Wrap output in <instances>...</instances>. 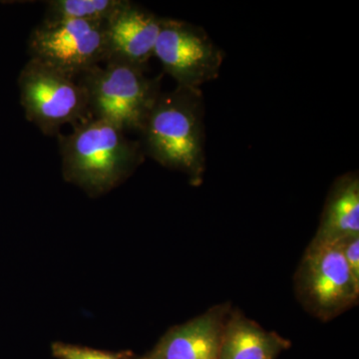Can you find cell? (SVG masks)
I'll list each match as a JSON object with an SVG mask.
<instances>
[{"label":"cell","instance_id":"obj_1","mask_svg":"<svg viewBox=\"0 0 359 359\" xmlns=\"http://www.w3.org/2000/svg\"><path fill=\"white\" fill-rule=\"evenodd\" d=\"M65 181L90 197H99L119 186L143 162L140 141L132 140L112 123L88 117L58 135Z\"/></svg>","mask_w":359,"mask_h":359},{"label":"cell","instance_id":"obj_2","mask_svg":"<svg viewBox=\"0 0 359 359\" xmlns=\"http://www.w3.org/2000/svg\"><path fill=\"white\" fill-rule=\"evenodd\" d=\"M204 118L201 89L176 86L161 92L139 133L144 155L201 185L205 171Z\"/></svg>","mask_w":359,"mask_h":359},{"label":"cell","instance_id":"obj_3","mask_svg":"<svg viewBox=\"0 0 359 359\" xmlns=\"http://www.w3.org/2000/svg\"><path fill=\"white\" fill-rule=\"evenodd\" d=\"M77 78L88 99L89 117L105 120L123 131L140 133L161 94V76L149 78L145 68L107 61Z\"/></svg>","mask_w":359,"mask_h":359},{"label":"cell","instance_id":"obj_4","mask_svg":"<svg viewBox=\"0 0 359 359\" xmlns=\"http://www.w3.org/2000/svg\"><path fill=\"white\" fill-rule=\"evenodd\" d=\"M20 103L28 121L47 136L89 117L86 91L77 78L30 58L18 77Z\"/></svg>","mask_w":359,"mask_h":359},{"label":"cell","instance_id":"obj_5","mask_svg":"<svg viewBox=\"0 0 359 359\" xmlns=\"http://www.w3.org/2000/svg\"><path fill=\"white\" fill-rule=\"evenodd\" d=\"M299 301L321 320H330L358 301L359 283L354 280L339 243L311 241L294 276Z\"/></svg>","mask_w":359,"mask_h":359},{"label":"cell","instance_id":"obj_6","mask_svg":"<svg viewBox=\"0 0 359 359\" xmlns=\"http://www.w3.org/2000/svg\"><path fill=\"white\" fill-rule=\"evenodd\" d=\"M32 58L78 78L105 62V22L42 21L28 39Z\"/></svg>","mask_w":359,"mask_h":359},{"label":"cell","instance_id":"obj_7","mask_svg":"<svg viewBox=\"0 0 359 359\" xmlns=\"http://www.w3.org/2000/svg\"><path fill=\"white\" fill-rule=\"evenodd\" d=\"M154 56L177 86L198 88L219 76L224 53L204 28L162 18Z\"/></svg>","mask_w":359,"mask_h":359},{"label":"cell","instance_id":"obj_8","mask_svg":"<svg viewBox=\"0 0 359 359\" xmlns=\"http://www.w3.org/2000/svg\"><path fill=\"white\" fill-rule=\"evenodd\" d=\"M162 18L125 1L105 22L107 61H120L145 68L154 56Z\"/></svg>","mask_w":359,"mask_h":359},{"label":"cell","instance_id":"obj_9","mask_svg":"<svg viewBox=\"0 0 359 359\" xmlns=\"http://www.w3.org/2000/svg\"><path fill=\"white\" fill-rule=\"evenodd\" d=\"M228 306L210 309L183 325L172 327L153 353L163 359H219Z\"/></svg>","mask_w":359,"mask_h":359},{"label":"cell","instance_id":"obj_10","mask_svg":"<svg viewBox=\"0 0 359 359\" xmlns=\"http://www.w3.org/2000/svg\"><path fill=\"white\" fill-rule=\"evenodd\" d=\"M290 346L289 340L235 311L224 323L219 359H276Z\"/></svg>","mask_w":359,"mask_h":359},{"label":"cell","instance_id":"obj_11","mask_svg":"<svg viewBox=\"0 0 359 359\" xmlns=\"http://www.w3.org/2000/svg\"><path fill=\"white\" fill-rule=\"evenodd\" d=\"M359 235L358 174H344L330 190L314 242L337 243Z\"/></svg>","mask_w":359,"mask_h":359},{"label":"cell","instance_id":"obj_12","mask_svg":"<svg viewBox=\"0 0 359 359\" xmlns=\"http://www.w3.org/2000/svg\"><path fill=\"white\" fill-rule=\"evenodd\" d=\"M126 0H51L45 21L76 20L106 22Z\"/></svg>","mask_w":359,"mask_h":359},{"label":"cell","instance_id":"obj_13","mask_svg":"<svg viewBox=\"0 0 359 359\" xmlns=\"http://www.w3.org/2000/svg\"><path fill=\"white\" fill-rule=\"evenodd\" d=\"M51 353L56 359H137L131 353H110L65 342L52 344Z\"/></svg>","mask_w":359,"mask_h":359},{"label":"cell","instance_id":"obj_14","mask_svg":"<svg viewBox=\"0 0 359 359\" xmlns=\"http://www.w3.org/2000/svg\"><path fill=\"white\" fill-rule=\"evenodd\" d=\"M337 243L354 280L359 283V235L342 238Z\"/></svg>","mask_w":359,"mask_h":359},{"label":"cell","instance_id":"obj_15","mask_svg":"<svg viewBox=\"0 0 359 359\" xmlns=\"http://www.w3.org/2000/svg\"><path fill=\"white\" fill-rule=\"evenodd\" d=\"M138 359H163L162 358H160L159 355H157V354H155L154 353H151L150 354H148L147 356H145V358H138Z\"/></svg>","mask_w":359,"mask_h":359}]
</instances>
